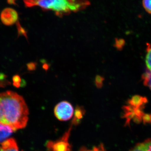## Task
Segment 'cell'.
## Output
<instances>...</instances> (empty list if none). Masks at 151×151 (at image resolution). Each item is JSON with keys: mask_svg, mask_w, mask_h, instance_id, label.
<instances>
[{"mask_svg": "<svg viewBox=\"0 0 151 151\" xmlns=\"http://www.w3.org/2000/svg\"><path fill=\"white\" fill-rule=\"evenodd\" d=\"M0 151H19L16 141L13 138H9L1 143Z\"/></svg>", "mask_w": 151, "mask_h": 151, "instance_id": "obj_7", "label": "cell"}, {"mask_svg": "<svg viewBox=\"0 0 151 151\" xmlns=\"http://www.w3.org/2000/svg\"><path fill=\"white\" fill-rule=\"evenodd\" d=\"M142 80L143 84L145 86L149 87L151 90V71L148 70H146L142 76Z\"/></svg>", "mask_w": 151, "mask_h": 151, "instance_id": "obj_10", "label": "cell"}, {"mask_svg": "<svg viewBox=\"0 0 151 151\" xmlns=\"http://www.w3.org/2000/svg\"><path fill=\"white\" fill-rule=\"evenodd\" d=\"M71 12H78L84 9L90 4L87 0H68Z\"/></svg>", "mask_w": 151, "mask_h": 151, "instance_id": "obj_6", "label": "cell"}, {"mask_svg": "<svg viewBox=\"0 0 151 151\" xmlns=\"http://www.w3.org/2000/svg\"><path fill=\"white\" fill-rule=\"evenodd\" d=\"M27 68L29 70H35L36 69L37 63L35 62H31L28 63Z\"/></svg>", "mask_w": 151, "mask_h": 151, "instance_id": "obj_17", "label": "cell"}, {"mask_svg": "<svg viewBox=\"0 0 151 151\" xmlns=\"http://www.w3.org/2000/svg\"><path fill=\"white\" fill-rule=\"evenodd\" d=\"M43 68L47 70V69H48V65H47V64H45V65H43Z\"/></svg>", "mask_w": 151, "mask_h": 151, "instance_id": "obj_20", "label": "cell"}, {"mask_svg": "<svg viewBox=\"0 0 151 151\" xmlns=\"http://www.w3.org/2000/svg\"><path fill=\"white\" fill-rule=\"evenodd\" d=\"M55 116L60 121L70 120L74 113V109L71 103L63 101L57 104L54 109Z\"/></svg>", "mask_w": 151, "mask_h": 151, "instance_id": "obj_3", "label": "cell"}, {"mask_svg": "<svg viewBox=\"0 0 151 151\" xmlns=\"http://www.w3.org/2000/svg\"><path fill=\"white\" fill-rule=\"evenodd\" d=\"M70 130L63 136L62 138L56 142H49L47 147L51 151H71L70 146L68 142Z\"/></svg>", "mask_w": 151, "mask_h": 151, "instance_id": "obj_4", "label": "cell"}, {"mask_svg": "<svg viewBox=\"0 0 151 151\" xmlns=\"http://www.w3.org/2000/svg\"><path fill=\"white\" fill-rule=\"evenodd\" d=\"M84 114V111L82 108L79 106H77L75 112V116L73 119V122H78V120H80L83 117V114Z\"/></svg>", "mask_w": 151, "mask_h": 151, "instance_id": "obj_12", "label": "cell"}, {"mask_svg": "<svg viewBox=\"0 0 151 151\" xmlns=\"http://www.w3.org/2000/svg\"><path fill=\"white\" fill-rule=\"evenodd\" d=\"M142 4L146 12L151 14V0H143Z\"/></svg>", "mask_w": 151, "mask_h": 151, "instance_id": "obj_15", "label": "cell"}, {"mask_svg": "<svg viewBox=\"0 0 151 151\" xmlns=\"http://www.w3.org/2000/svg\"><path fill=\"white\" fill-rule=\"evenodd\" d=\"M124 40H118V41H116V47H118V48H121L124 45Z\"/></svg>", "mask_w": 151, "mask_h": 151, "instance_id": "obj_18", "label": "cell"}, {"mask_svg": "<svg viewBox=\"0 0 151 151\" xmlns=\"http://www.w3.org/2000/svg\"><path fill=\"white\" fill-rule=\"evenodd\" d=\"M19 27V33H20L21 35H22L27 37L26 32L24 29L23 28H22L20 26Z\"/></svg>", "mask_w": 151, "mask_h": 151, "instance_id": "obj_19", "label": "cell"}, {"mask_svg": "<svg viewBox=\"0 0 151 151\" xmlns=\"http://www.w3.org/2000/svg\"><path fill=\"white\" fill-rule=\"evenodd\" d=\"M13 84L16 87H19L20 86L21 80L20 77L18 75H15L13 78Z\"/></svg>", "mask_w": 151, "mask_h": 151, "instance_id": "obj_16", "label": "cell"}, {"mask_svg": "<svg viewBox=\"0 0 151 151\" xmlns=\"http://www.w3.org/2000/svg\"><path fill=\"white\" fill-rule=\"evenodd\" d=\"M104 80V78L101 76H96L94 82H95V85H96L97 88H101V87H102L103 86Z\"/></svg>", "mask_w": 151, "mask_h": 151, "instance_id": "obj_14", "label": "cell"}, {"mask_svg": "<svg viewBox=\"0 0 151 151\" xmlns=\"http://www.w3.org/2000/svg\"><path fill=\"white\" fill-rule=\"evenodd\" d=\"M131 151H151V139L138 144Z\"/></svg>", "mask_w": 151, "mask_h": 151, "instance_id": "obj_9", "label": "cell"}, {"mask_svg": "<svg viewBox=\"0 0 151 151\" xmlns=\"http://www.w3.org/2000/svg\"><path fill=\"white\" fill-rule=\"evenodd\" d=\"M14 132L11 127L0 124V143H2L8 138Z\"/></svg>", "mask_w": 151, "mask_h": 151, "instance_id": "obj_8", "label": "cell"}, {"mask_svg": "<svg viewBox=\"0 0 151 151\" xmlns=\"http://www.w3.org/2000/svg\"><path fill=\"white\" fill-rule=\"evenodd\" d=\"M28 108L21 95L7 91L0 93V124L14 131L24 129L28 122Z\"/></svg>", "mask_w": 151, "mask_h": 151, "instance_id": "obj_1", "label": "cell"}, {"mask_svg": "<svg viewBox=\"0 0 151 151\" xmlns=\"http://www.w3.org/2000/svg\"><path fill=\"white\" fill-rule=\"evenodd\" d=\"M78 151H106L103 145H100L98 147H94L92 149H88L85 147L81 148Z\"/></svg>", "mask_w": 151, "mask_h": 151, "instance_id": "obj_13", "label": "cell"}, {"mask_svg": "<svg viewBox=\"0 0 151 151\" xmlns=\"http://www.w3.org/2000/svg\"><path fill=\"white\" fill-rule=\"evenodd\" d=\"M24 1L27 7L39 6L45 11H52L59 17L71 12L68 0H24Z\"/></svg>", "mask_w": 151, "mask_h": 151, "instance_id": "obj_2", "label": "cell"}, {"mask_svg": "<svg viewBox=\"0 0 151 151\" xmlns=\"http://www.w3.org/2000/svg\"><path fill=\"white\" fill-rule=\"evenodd\" d=\"M18 15L17 13L12 9H5L2 12L1 19L4 24L6 25H12L15 23L18 20Z\"/></svg>", "mask_w": 151, "mask_h": 151, "instance_id": "obj_5", "label": "cell"}, {"mask_svg": "<svg viewBox=\"0 0 151 151\" xmlns=\"http://www.w3.org/2000/svg\"><path fill=\"white\" fill-rule=\"evenodd\" d=\"M147 54L146 55L145 63L148 70L151 71V45L147 44Z\"/></svg>", "mask_w": 151, "mask_h": 151, "instance_id": "obj_11", "label": "cell"}]
</instances>
